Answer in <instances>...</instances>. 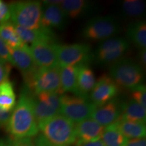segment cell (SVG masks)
<instances>
[{"label": "cell", "instance_id": "cell-16", "mask_svg": "<svg viewBox=\"0 0 146 146\" xmlns=\"http://www.w3.org/2000/svg\"><path fill=\"white\" fill-rule=\"evenodd\" d=\"M67 16L60 5H47L42 12L41 26L52 30L63 29L66 24Z\"/></svg>", "mask_w": 146, "mask_h": 146}, {"label": "cell", "instance_id": "cell-15", "mask_svg": "<svg viewBox=\"0 0 146 146\" xmlns=\"http://www.w3.org/2000/svg\"><path fill=\"white\" fill-rule=\"evenodd\" d=\"M104 129L105 127L91 118L75 124L76 141L74 145L101 139Z\"/></svg>", "mask_w": 146, "mask_h": 146}, {"label": "cell", "instance_id": "cell-36", "mask_svg": "<svg viewBox=\"0 0 146 146\" xmlns=\"http://www.w3.org/2000/svg\"><path fill=\"white\" fill-rule=\"evenodd\" d=\"M75 146H105L104 144L103 143V142L101 139L98 140V141H93V142H89V143H81L79 145H75Z\"/></svg>", "mask_w": 146, "mask_h": 146}, {"label": "cell", "instance_id": "cell-38", "mask_svg": "<svg viewBox=\"0 0 146 146\" xmlns=\"http://www.w3.org/2000/svg\"><path fill=\"white\" fill-rule=\"evenodd\" d=\"M62 1V0H45L43 2L46 5H60Z\"/></svg>", "mask_w": 146, "mask_h": 146}, {"label": "cell", "instance_id": "cell-1", "mask_svg": "<svg viewBox=\"0 0 146 146\" xmlns=\"http://www.w3.org/2000/svg\"><path fill=\"white\" fill-rule=\"evenodd\" d=\"M6 131L13 139L31 138L39 133L32 95L25 87L22 90L18 104L11 113Z\"/></svg>", "mask_w": 146, "mask_h": 146}, {"label": "cell", "instance_id": "cell-3", "mask_svg": "<svg viewBox=\"0 0 146 146\" xmlns=\"http://www.w3.org/2000/svg\"><path fill=\"white\" fill-rule=\"evenodd\" d=\"M10 18L14 25L28 29L41 28V3L39 1H20L9 4Z\"/></svg>", "mask_w": 146, "mask_h": 146}, {"label": "cell", "instance_id": "cell-35", "mask_svg": "<svg viewBox=\"0 0 146 146\" xmlns=\"http://www.w3.org/2000/svg\"><path fill=\"white\" fill-rule=\"evenodd\" d=\"M35 146H52L50 143L46 141V139L43 137L42 135L38 137L35 141Z\"/></svg>", "mask_w": 146, "mask_h": 146}, {"label": "cell", "instance_id": "cell-31", "mask_svg": "<svg viewBox=\"0 0 146 146\" xmlns=\"http://www.w3.org/2000/svg\"><path fill=\"white\" fill-rule=\"evenodd\" d=\"M11 70V64L4 60L0 59V84L8 79Z\"/></svg>", "mask_w": 146, "mask_h": 146}, {"label": "cell", "instance_id": "cell-5", "mask_svg": "<svg viewBox=\"0 0 146 146\" xmlns=\"http://www.w3.org/2000/svg\"><path fill=\"white\" fill-rule=\"evenodd\" d=\"M110 74L118 86L120 85L131 90L142 85L143 81L141 67L129 59L120 60L113 64Z\"/></svg>", "mask_w": 146, "mask_h": 146}, {"label": "cell", "instance_id": "cell-12", "mask_svg": "<svg viewBox=\"0 0 146 146\" xmlns=\"http://www.w3.org/2000/svg\"><path fill=\"white\" fill-rule=\"evenodd\" d=\"M118 86L110 76L104 74L96 81L89 100L96 106L105 104L114 99L118 93Z\"/></svg>", "mask_w": 146, "mask_h": 146}, {"label": "cell", "instance_id": "cell-19", "mask_svg": "<svg viewBox=\"0 0 146 146\" xmlns=\"http://www.w3.org/2000/svg\"><path fill=\"white\" fill-rule=\"evenodd\" d=\"M79 66L60 67V95L66 92L76 95L77 93V78Z\"/></svg>", "mask_w": 146, "mask_h": 146}, {"label": "cell", "instance_id": "cell-17", "mask_svg": "<svg viewBox=\"0 0 146 146\" xmlns=\"http://www.w3.org/2000/svg\"><path fill=\"white\" fill-rule=\"evenodd\" d=\"M16 33L25 44L33 43L37 41L55 42V35L51 29L41 28L38 29H28L15 25Z\"/></svg>", "mask_w": 146, "mask_h": 146}, {"label": "cell", "instance_id": "cell-2", "mask_svg": "<svg viewBox=\"0 0 146 146\" xmlns=\"http://www.w3.org/2000/svg\"><path fill=\"white\" fill-rule=\"evenodd\" d=\"M39 129L52 146H71L75 143V124L60 114L47 120Z\"/></svg>", "mask_w": 146, "mask_h": 146}, {"label": "cell", "instance_id": "cell-9", "mask_svg": "<svg viewBox=\"0 0 146 146\" xmlns=\"http://www.w3.org/2000/svg\"><path fill=\"white\" fill-rule=\"evenodd\" d=\"M34 112L38 127L60 114V95L58 93H41L33 96Z\"/></svg>", "mask_w": 146, "mask_h": 146}, {"label": "cell", "instance_id": "cell-24", "mask_svg": "<svg viewBox=\"0 0 146 146\" xmlns=\"http://www.w3.org/2000/svg\"><path fill=\"white\" fill-rule=\"evenodd\" d=\"M127 36L139 48L146 47V25L143 21H137L129 25L127 29Z\"/></svg>", "mask_w": 146, "mask_h": 146}, {"label": "cell", "instance_id": "cell-4", "mask_svg": "<svg viewBox=\"0 0 146 146\" xmlns=\"http://www.w3.org/2000/svg\"><path fill=\"white\" fill-rule=\"evenodd\" d=\"M25 81V87L33 96L41 93H58L60 95L59 66L38 67L33 74Z\"/></svg>", "mask_w": 146, "mask_h": 146}, {"label": "cell", "instance_id": "cell-25", "mask_svg": "<svg viewBox=\"0 0 146 146\" xmlns=\"http://www.w3.org/2000/svg\"><path fill=\"white\" fill-rule=\"evenodd\" d=\"M0 37L10 48H18L25 44L15 30V25L12 23L0 24Z\"/></svg>", "mask_w": 146, "mask_h": 146}, {"label": "cell", "instance_id": "cell-10", "mask_svg": "<svg viewBox=\"0 0 146 146\" xmlns=\"http://www.w3.org/2000/svg\"><path fill=\"white\" fill-rule=\"evenodd\" d=\"M129 43L123 37L110 38L100 43L96 51V59L102 64L119 61L129 48Z\"/></svg>", "mask_w": 146, "mask_h": 146}, {"label": "cell", "instance_id": "cell-37", "mask_svg": "<svg viewBox=\"0 0 146 146\" xmlns=\"http://www.w3.org/2000/svg\"><path fill=\"white\" fill-rule=\"evenodd\" d=\"M139 58L141 64L144 66L146 64V50L145 49H141L139 53Z\"/></svg>", "mask_w": 146, "mask_h": 146}, {"label": "cell", "instance_id": "cell-27", "mask_svg": "<svg viewBox=\"0 0 146 146\" xmlns=\"http://www.w3.org/2000/svg\"><path fill=\"white\" fill-rule=\"evenodd\" d=\"M122 10L126 16L139 17L145 10V3L141 0H125L122 4Z\"/></svg>", "mask_w": 146, "mask_h": 146}, {"label": "cell", "instance_id": "cell-28", "mask_svg": "<svg viewBox=\"0 0 146 146\" xmlns=\"http://www.w3.org/2000/svg\"><path fill=\"white\" fill-rule=\"evenodd\" d=\"M131 93L132 100L139 104L143 108H146V88L145 85L142 84L139 86L133 89Z\"/></svg>", "mask_w": 146, "mask_h": 146}, {"label": "cell", "instance_id": "cell-32", "mask_svg": "<svg viewBox=\"0 0 146 146\" xmlns=\"http://www.w3.org/2000/svg\"><path fill=\"white\" fill-rule=\"evenodd\" d=\"M11 146H35V141L31 137L21 138L14 139Z\"/></svg>", "mask_w": 146, "mask_h": 146}, {"label": "cell", "instance_id": "cell-22", "mask_svg": "<svg viewBox=\"0 0 146 146\" xmlns=\"http://www.w3.org/2000/svg\"><path fill=\"white\" fill-rule=\"evenodd\" d=\"M120 118L129 121L145 123L146 108L133 100L123 103Z\"/></svg>", "mask_w": 146, "mask_h": 146}, {"label": "cell", "instance_id": "cell-26", "mask_svg": "<svg viewBox=\"0 0 146 146\" xmlns=\"http://www.w3.org/2000/svg\"><path fill=\"white\" fill-rule=\"evenodd\" d=\"M101 140L105 146H124L127 139L112 124L105 127Z\"/></svg>", "mask_w": 146, "mask_h": 146}, {"label": "cell", "instance_id": "cell-14", "mask_svg": "<svg viewBox=\"0 0 146 146\" xmlns=\"http://www.w3.org/2000/svg\"><path fill=\"white\" fill-rule=\"evenodd\" d=\"M8 49L13 62V65L16 66L21 70L24 79L26 81L38 68L33 59L29 45L24 44L23 46L18 48L13 49L8 47Z\"/></svg>", "mask_w": 146, "mask_h": 146}, {"label": "cell", "instance_id": "cell-8", "mask_svg": "<svg viewBox=\"0 0 146 146\" xmlns=\"http://www.w3.org/2000/svg\"><path fill=\"white\" fill-rule=\"evenodd\" d=\"M119 25L112 16H99L91 19L83 29V36L91 41H104L119 31Z\"/></svg>", "mask_w": 146, "mask_h": 146}, {"label": "cell", "instance_id": "cell-23", "mask_svg": "<svg viewBox=\"0 0 146 146\" xmlns=\"http://www.w3.org/2000/svg\"><path fill=\"white\" fill-rule=\"evenodd\" d=\"M60 6L67 17L76 19L86 14L89 3L84 0H64Z\"/></svg>", "mask_w": 146, "mask_h": 146}, {"label": "cell", "instance_id": "cell-7", "mask_svg": "<svg viewBox=\"0 0 146 146\" xmlns=\"http://www.w3.org/2000/svg\"><path fill=\"white\" fill-rule=\"evenodd\" d=\"M55 47L59 67L87 64L93 57L90 47L86 44L62 45L56 43Z\"/></svg>", "mask_w": 146, "mask_h": 146}, {"label": "cell", "instance_id": "cell-18", "mask_svg": "<svg viewBox=\"0 0 146 146\" xmlns=\"http://www.w3.org/2000/svg\"><path fill=\"white\" fill-rule=\"evenodd\" d=\"M96 83V76L92 69L89 68L87 64L80 65L78 72L77 93L76 96L89 98V94L93 90Z\"/></svg>", "mask_w": 146, "mask_h": 146}, {"label": "cell", "instance_id": "cell-11", "mask_svg": "<svg viewBox=\"0 0 146 146\" xmlns=\"http://www.w3.org/2000/svg\"><path fill=\"white\" fill-rule=\"evenodd\" d=\"M56 43L37 41L29 47L31 54L35 63L40 68H53L58 66L57 54L56 51Z\"/></svg>", "mask_w": 146, "mask_h": 146}, {"label": "cell", "instance_id": "cell-6", "mask_svg": "<svg viewBox=\"0 0 146 146\" xmlns=\"http://www.w3.org/2000/svg\"><path fill=\"white\" fill-rule=\"evenodd\" d=\"M96 107L89 98L65 94L60 96V114L74 124L90 118Z\"/></svg>", "mask_w": 146, "mask_h": 146}, {"label": "cell", "instance_id": "cell-29", "mask_svg": "<svg viewBox=\"0 0 146 146\" xmlns=\"http://www.w3.org/2000/svg\"><path fill=\"white\" fill-rule=\"evenodd\" d=\"M10 19V11L9 4L0 0V24L8 22Z\"/></svg>", "mask_w": 146, "mask_h": 146}, {"label": "cell", "instance_id": "cell-34", "mask_svg": "<svg viewBox=\"0 0 146 146\" xmlns=\"http://www.w3.org/2000/svg\"><path fill=\"white\" fill-rule=\"evenodd\" d=\"M124 146H146L145 137L127 139Z\"/></svg>", "mask_w": 146, "mask_h": 146}, {"label": "cell", "instance_id": "cell-20", "mask_svg": "<svg viewBox=\"0 0 146 146\" xmlns=\"http://www.w3.org/2000/svg\"><path fill=\"white\" fill-rule=\"evenodd\" d=\"M114 124L127 139L143 138L145 137V123L129 121L119 118Z\"/></svg>", "mask_w": 146, "mask_h": 146}, {"label": "cell", "instance_id": "cell-39", "mask_svg": "<svg viewBox=\"0 0 146 146\" xmlns=\"http://www.w3.org/2000/svg\"><path fill=\"white\" fill-rule=\"evenodd\" d=\"M11 143L9 139H0V146H11Z\"/></svg>", "mask_w": 146, "mask_h": 146}, {"label": "cell", "instance_id": "cell-13", "mask_svg": "<svg viewBox=\"0 0 146 146\" xmlns=\"http://www.w3.org/2000/svg\"><path fill=\"white\" fill-rule=\"evenodd\" d=\"M122 108L123 103H120L118 100L113 99L105 104L97 106L91 118L104 127H106L114 124L120 117Z\"/></svg>", "mask_w": 146, "mask_h": 146}, {"label": "cell", "instance_id": "cell-30", "mask_svg": "<svg viewBox=\"0 0 146 146\" xmlns=\"http://www.w3.org/2000/svg\"><path fill=\"white\" fill-rule=\"evenodd\" d=\"M0 59L4 60L11 65H13L12 57H11L8 47L7 46L5 42L0 37Z\"/></svg>", "mask_w": 146, "mask_h": 146}, {"label": "cell", "instance_id": "cell-33", "mask_svg": "<svg viewBox=\"0 0 146 146\" xmlns=\"http://www.w3.org/2000/svg\"><path fill=\"white\" fill-rule=\"evenodd\" d=\"M11 113L12 112H4L0 110V128L1 129L6 130Z\"/></svg>", "mask_w": 146, "mask_h": 146}, {"label": "cell", "instance_id": "cell-21", "mask_svg": "<svg viewBox=\"0 0 146 146\" xmlns=\"http://www.w3.org/2000/svg\"><path fill=\"white\" fill-rule=\"evenodd\" d=\"M16 99L13 84L7 79L0 84V110L12 112L16 106Z\"/></svg>", "mask_w": 146, "mask_h": 146}]
</instances>
